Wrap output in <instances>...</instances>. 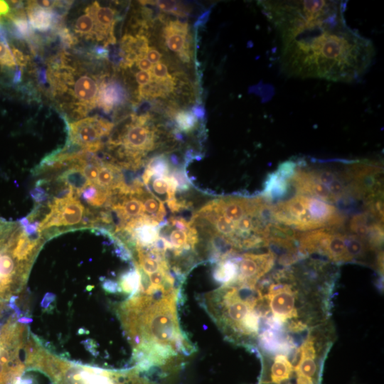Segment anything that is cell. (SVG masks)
I'll return each instance as SVG.
<instances>
[{"label": "cell", "instance_id": "1", "mask_svg": "<svg viewBox=\"0 0 384 384\" xmlns=\"http://www.w3.org/2000/svg\"><path fill=\"white\" fill-rule=\"evenodd\" d=\"M263 12L279 40V61L289 76L358 80L370 68L372 42L350 28L341 1H265Z\"/></svg>", "mask_w": 384, "mask_h": 384}, {"label": "cell", "instance_id": "2", "mask_svg": "<svg viewBox=\"0 0 384 384\" xmlns=\"http://www.w3.org/2000/svg\"><path fill=\"white\" fill-rule=\"evenodd\" d=\"M304 260L257 283L264 314L261 333L271 331L292 346L295 345L289 334L308 331L329 319L336 281V271L328 262Z\"/></svg>", "mask_w": 384, "mask_h": 384}, {"label": "cell", "instance_id": "3", "mask_svg": "<svg viewBox=\"0 0 384 384\" xmlns=\"http://www.w3.org/2000/svg\"><path fill=\"white\" fill-rule=\"evenodd\" d=\"M260 298L257 284L233 281L212 292L206 302L208 311L228 339L254 346L260 331Z\"/></svg>", "mask_w": 384, "mask_h": 384}, {"label": "cell", "instance_id": "4", "mask_svg": "<svg viewBox=\"0 0 384 384\" xmlns=\"http://www.w3.org/2000/svg\"><path fill=\"white\" fill-rule=\"evenodd\" d=\"M274 222L294 230L309 231L321 228H339L345 215L334 205L319 198L296 195L271 206Z\"/></svg>", "mask_w": 384, "mask_h": 384}, {"label": "cell", "instance_id": "5", "mask_svg": "<svg viewBox=\"0 0 384 384\" xmlns=\"http://www.w3.org/2000/svg\"><path fill=\"white\" fill-rule=\"evenodd\" d=\"M334 339V328L330 319L307 331L293 359L297 384H320L324 359Z\"/></svg>", "mask_w": 384, "mask_h": 384}, {"label": "cell", "instance_id": "6", "mask_svg": "<svg viewBox=\"0 0 384 384\" xmlns=\"http://www.w3.org/2000/svg\"><path fill=\"white\" fill-rule=\"evenodd\" d=\"M74 69L71 67L63 66V70L57 68L52 75V86L55 92H64L70 86L73 88L66 92L77 100L75 113L77 118L85 115L87 112L95 107L100 87L98 80L89 74L80 75L74 81Z\"/></svg>", "mask_w": 384, "mask_h": 384}, {"label": "cell", "instance_id": "7", "mask_svg": "<svg viewBox=\"0 0 384 384\" xmlns=\"http://www.w3.org/2000/svg\"><path fill=\"white\" fill-rule=\"evenodd\" d=\"M113 127V123L97 116L68 123L67 146L76 145L82 150L96 152L103 146L101 139L108 135Z\"/></svg>", "mask_w": 384, "mask_h": 384}, {"label": "cell", "instance_id": "8", "mask_svg": "<svg viewBox=\"0 0 384 384\" xmlns=\"http://www.w3.org/2000/svg\"><path fill=\"white\" fill-rule=\"evenodd\" d=\"M55 197L48 204L50 212L39 224L38 232L54 226H72L83 220L85 210L80 201L74 196Z\"/></svg>", "mask_w": 384, "mask_h": 384}, {"label": "cell", "instance_id": "9", "mask_svg": "<svg viewBox=\"0 0 384 384\" xmlns=\"http://www.w3.org/2000/svg\"><path fill=\"white\" fill-rule=\"evenodd\" d=\"M235 259L238 265V274L233 281L256 284L272 271L277 255L269 249L264 253L236 254Z\"/></svg>", "mask_w": 384, "mask_h": 384}, {"label": "cell", "instance_id": "10", "mask_svg": "<svg viewBox=\"0 0 384 384\" xmlns=\"http://www.w3.org/2000/svg\"><path fill=\"white\" fill-rule=\"evenodd\" d=\"M188 33V24L179 20L170 21L164 28V37L167 47L176 53L183 62H188L191 59Z\"/></svg>", "mask_w": 384, "mask_h": 384}, {"label": "cell", "instance_id": "11", "mask_svg": "<svg viewBox=\"0 0 384 384\" xmlns=\"http://www.w3.org/2000/svg\"><path fill=\"white\" fill-rule=\"evenodd\" d=\"M94 18L95 23V38L105 41V44L115 43L114 26L116 22V11L107 6H101L95 1L86 9Z\"/></svg>", "mask_w": 384, "mask_h": 384}, {"label": "cell", "instance_id": "12", "mask_svg": "<svg viewBox=\"0 0 384 384\" xmlns=\"http://www.w3.org/2000/svg\"><path fill=\"white\" fill-rule=\"evenodd\" d=\"M263 363L267 366L263 368L262 377L268 376L269 380H267L274 384H282L288 381L294 372L293 364L287 354H276L270 366L265 362Z\"/></svg>", "mask_w": 384, "mask_h": 384}, {"label": "cell", "instance_id": "13", "mask_svg": "<svg viewBox=\"0 0 384 384\" xmlns=\"http://www.w3.org/2000/svg\"><path fill=\"white\" fill-rule=\"evenodd\" d=\"M125 99V91L118 82L115 81L100 82L97 105L105 112L109 113L114 107L122 104Z\"/></svg>", "mask_w": 384, "mask_h": 384}, {"label": "cell", "instance_id": "14", "mask_svg": "<svg viewBox=\"0 0 384 384\" xmlns=\"http://www.w3.org/2000/svg\"><path fill=\"white\" fill-rule=\"evenodd\" d=\"M26 11L32 28L39 31H48L60 20L53 10L40 7L35 1H28Z\"/></svg>", "mask_w": 384, "mask_h": 384}, {"label": "cell", "instance_id": "15", "mask_svg": "<svg viewBox=\"0 0 384 384\" xmlns=\"http://www.w3.org/2000/svg\"><path fill=\"white\" fill-rule=\"evenodd\" d=\"M58 181L70 188L75 196H80L82 191L92 183L85 176L78 164H73L58 176Z\"/></svg>", "mask_w": 384, "mask_h": 384}, {"label": "cell", "instance_id": "16", "mask_svg": "<svg viewBox=\"0 0 384 384\" xmlns=\"http://www.w3.org/2000/svg\"><path fill=\"white\" fill-rule=\"evenodd\" d=\"M80 196L83 200L92 206L107 207L112 192L95 183H91L82 191Z\"/></svg>", "mask_w": 384, "mask_h": 384}, {"label": "cell", "instance_id": "17", "mask_svg": "<svg viewBox=\"0 0 384 384\" xmlns=\"http://www.w3.org/2000/svg\"><path fill=\"white\" fill-rule=\"evenodd\" d=\"M139 198L143 202L145 214L159 223L162 222L166 215L164 203L148 191Z\"/></svg>", "mask_w": 384, "mask_h": 384}, {"label": "cell", "instance_id": "18", "mask_svg": "<svg viewBox=\"0 0 384 384\" xmlns=\"http://www.w3.org/2000/svg\"><path fill=\"white\" fill-rule=\"evenodd\" d=\"M8 17L11 21L14 36L24 39L32 37L33 28L26 20L25 13L23 11L19 10L9 14Z\"/></svg>", "mask_w": 384, "mask_h": 384}, {"label": "cell", "instance_id": "19", "mask_svg": "<svg viewBox=\"0 0 384 384\" xmlns=\"http://www.w3.org/2000/svg\"><path fill=\"white\" fill-rule=\"evenodd\" d=\"M75 32L87 38H95V23L92 15L85 10V14L78 18L74 26Z\"/></svg>", "mask_w": 384, "mask_h": 384}, {"label": "cell", "instance_id": "20", "mask_svg": "<svg viewBox=\"0 0 384 384\" xmlns=\"http://www.w3.org/2000/svg\"><path fill=\"white\" fill-rule=\"evenodd\" d=\"M146 169L152 173L153 176H166L170 174L169 161L164 154L151 159Z\"/></svg>", "mask_w": 384, "mask_h": 384}, {"label": "cell", "instance_id": "21", "mask_svg": "<svg viewBox=\"0 0 384 384\" xmlns=\"http://www.w3.org/2000/svg\"><path fill=\"white\" fill-rule=\"evenodd\" d=\"M175 122L180 130L191 132L196 128L198 119L192 112L181 110L176 114Z\"/></svg>", "mask_w": 384, "mask_h": 384}, {"label": "cell", "instance_id": "22", "mask_svg": "<svg viewBox=\"0 0 384 384\" xmlns=\"http://www.w3.org/2000/svg\"><path fill=\"white\" fill-rule=\"evenodd\" d=\"M162 11L180 16H186V9L174 1H156L153 3Z\"/></svg>", "mask_w": 384, "mask_h": 384}, {"label": "cell", "instance_id": "23", "mask_svg": "<svg viewBox=\"0 0 384 384\" xmlns=\"http://www.w3.org/2000/svg\"><path fill=\"white\" fill-rule=\"evenodd\" d=\"M152 178H154L151 186L153 191L160 196L165 195L166 201L167 195L172 181L171 176L169 175L166 176H153Z\"/></svg>", "mask_w": 384, "mask_h": 384}, {"label": "cell", "instance_id": "24", "mask_svg": "<svg viewBox=\"0 0 384 384\" xmlns=\"http://www.w3.org/2000/svg\"><path fill=\"white\" fill-rule=\"evenodd\" d=\"M151 73L155 81L163 82L173 78L169 73L167 66L162 62L154 64Z\"/></svg>", "mask_w": 384, "mask_h": 384}, {"label": "cell", "instance_id": "25", "mask_svg": "<svg viewBox=\"0 0 384 384\" xmlns=\"http://www.w3.org/2000/svg\"><path fill=\"white\" fill-rule=\"evenodd\" d=\"M100 164L92 162H84L80 165L85 176L92 183H96Z\"/></svg>", "mask_w": 384, "mask_h": 384}, {"label": "cell", "instance_id": "26", "mask_svg": "<svg viewBox=\"0 0 384 384\" xmlns=\"http://www.w3.org/2000/svg\"><path fill=\"white\" fill-rule=\"evenodd\" d=\"M0 65L8 67L16 65L13 55L9 48L8 44L0 41Z\"/></svg>", "mask_w": 384, "mask_h": 384}, {"label": "cell", "instance_id": "27", "mask_svg": "<svg viewBox=\"0 0 384 384\" xmlns=\"http://www.w3.org/2000/svg\"><path fill=\"white\" fill-rule=\"evenodd\" d=\"M30 195L37 203H43L48 198V193L41 186L38 185L31 190Z\"/></svg>", "mask_w": 384, "mask_h": 384}, {"label": "cell", "instance_id": "28", "mask_svg": "<svg viewBox=\"0 0 384 384\" xmlns=\"http://www.w3.org/2000/svg\"><path fill=\"white\" fill-rule=\"evenodd\" d=\"M168 207L173 213L179 212L183 209H186L191 207V204L190 203H186L185 201H179L176 198L167 200Z\"/></svg>", "mask_w": 384, "mask_h": 384}, {"label": "cell", "instance_id": "29", "mask_svg": "<svg viewBox=\"0 0 384 384\" xmlns=\"http://www.w3.org/2000/svg\"><path fill=\"white\" fill-rule=\"evenodd\" d=\"M169 223L172 227L177 228L178 230L184 231L186 233H187L191 227L189 222H187L183 218L179 217H171Z\"/></svg>", "mask_w": 384, "mask_h": 384}, {"label": "cell", "instance_id": "30", "mask_svg": "<svg viewBox=\"0 0 384 384\" xmlns=\"http://www.w3.org/2000/svg\"><path fill=\"white\" fill-rule=\"evenodd\" d=\"M135 78L140 85H144L150 83L153 80L151 71L141 70L136 73Z\"/></svg>", "mask_w": 384, "mask_h": 384}, {"label": "cell", "instance_id": "31", "mask_svg": "<svg viewBox=\"0 0 384 384\" xmlns=\"http://www.w3.org/2000/svg\"><path fill=\"white\" fill-rule=\"evenodd\" d=\"M59 35L62 42L65 46H71L75 42V38L72 36L69 30L66 28H63L59 31Z\"/></svg>", "mask_w": 384, "mask_h": 384}, {"label": "cell", "instance_id": "32", "mask_svg": "<svg viewBox=\"0 0 384 384\" xmlns=\"http://www.w3.org/2000/svg\"><path fill=\"white\" fill-rule=\"evenodd\" d=\"M12 53L14 61L20 67H24L26 65L28 61V57L24 55L21 51L16 48H12Z\"/></svg>", "mask_w": 384, "mask_h": 384}, {"label": "cell", "instance_id": "33", "mask_svg": "<svg viewBox=\"0 0 384 384\" xmlns=\"http://www.w3.org/2000/svg\"><path fill=\"white\" fill-rule=\"evenodd\" d=\"M146 58L153 64L160 62L161 54L153 48H149Z\"/></svg>", "mask_w": 384, "mask_h": 384}, {"label": "cell", "instance_id": "34", "mask_svg": "<svg viewBox=\"0 0 384 384\" xmlns=\"http://www.w3.org/2000/svg\"><path fill=\"white\" fill-rule=\"evenodd\" d=\"M137 66L144 71H151L153 68V64L146 58H139L136 61Z\"/></svg>", "mask_w": 384, "mask_h": 384}, {"label": "cell", "instance_id": "35", "mask_svg": "<svg viewBox=\"0 0 384 384\" xmlns=\"http://www.w3.org/2000/svg\"><path fill=\"white\" fill-rule=\"evenodd\" d=\"M39 223L36 221L31 223H29L28 225L22 228L24 232L28 235L31 236L38 231Z\"/></svg>", "mask_w": 384, "mask_h": 384}, {"label": "cell", "instance_id": "36", "mask_svg": "<svg viewBox=\"0 0 384 384\" xmlns=\"http://www.w3.org/2000/svg\"><path fill=\"white\" fill-rule=\"evenodd\" d=\"M10 7L9 4L5 1L0 0V16L7 15L9 13Z\"/></svg>", "mask_w": 384, "mask_h": 384}, {"label": "cell", "instance_id": "37", "mask_svg": "<svg viewBox=\"0 0 384 384\" xmlns=\"http://www.w3.org/2000/svg\"><path fill=\"white\" fill-rule=\"evenodd\" d=\"M192 113L196 118H202L204 115L203 109L198 106L193 108V111L192 112Z\"/></svg>", "mask_w": 384, "mask_h": 384}, {"label": "cell", "instance_id": "38", "mask_svg": "<svg viewBox=\"0 0 384 384\" xmlns=\"http://www.w3.org/2000/svg\"><path fill=\"white\" fill-rule=\"evenodd\" d=\"M15 82H18L21 80V70L19 69H17L15 75H14V79Z\"/></svg>", "mask_w": 384, "mask_h": 384}]
</instances>
